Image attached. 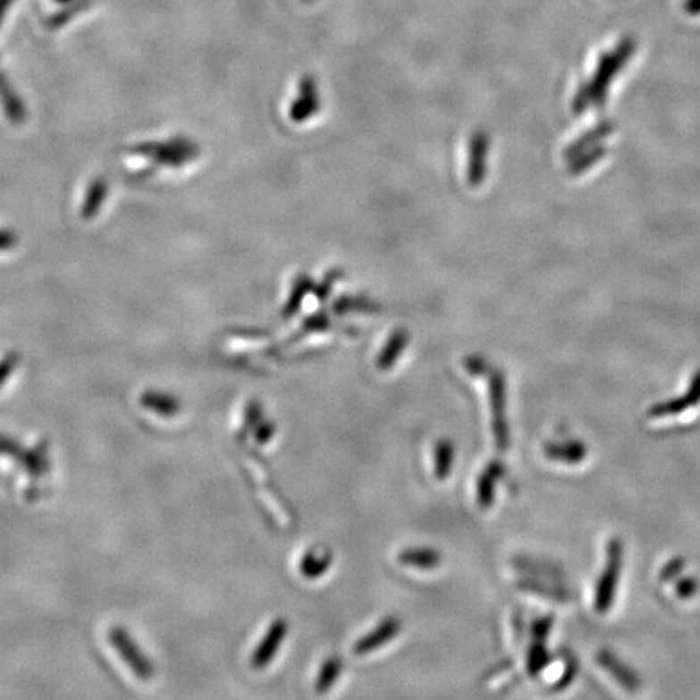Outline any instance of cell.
I'll use <instances>...</instances> for the list:
<instances>
[{
  "label": "cell",
  "mask_w": 700,
  "mask_h": 700,
  "mask_svg": "<svg viewBox=\"0 0 700 700\" xmlns=\"http://www.w3.org/2000/svg\"><path fill=\"white\" fill-rule=\"evenodd\" d=\"M622 566H624V544L620 538H611L606 544L605 568L596 582L595 602H594L596 613L605 614L611 610Z\"/></svg>",
  "instance_id": "1"
},
{
  "label": "cell",
  "mask_w": 700,
  "mask_h": 700,
  "mask_svg": "<svg viewBox=\"0 0 700 700\" xmlns=\"http://www.w3.org/2000/svg\"><path fill=\"white\" fill-rule=\"evenodd\" d=\"M490 406L496 448L506 451L510 448V428L506 418V389L502 375H493L490 380Z\"/></svg>",
  "instance_id": "2"
},
{
  "label": "cell",
  "mask_w": 700,
  "mask_h": 700,
  "mask_svg": "<svg viewBox=\"0 0 700 700\" xmlns=\"http://www.w3.org/2000/svg\"><path fill=\"white\" fill-rule=\"evenodd\" d=\"M700 404V370L694 373L689 389L684 392L683 396L668 399L663 402H657L648 409V415L652 418H663V417H673L689 410L692 407Z\"/></svg>",
  "instance_id": "3"
},
{
  "label": "cell",
  "mask_w": 700,
  "mask_h": 700,
  "mask_svg": "<svg viewBox=\"0 0 700 700\" xmlns=\"http://www.w3.org/2000/svg\"><path fill=\"white\" fill-rule=\"evenodd\" d=\"M401 629H402V624H401L398 618L389 616L386 620H383L373 631L368 632L367 636H363L362 639L355 642V655L362 657V655L372 654L375 650L383 647L384 644L396 639V636L401 632Z\"/></svg>",
  "instance_id": "4"
},
{
  "label": "cell",
  "mask_w": 700,
  "mask_h": 700,
  "mask_svg": "<svg viewBox=\"0 0 700 700\" xmlns=\"http://www.w3.org/2000/svg\"><path fill=\"white\" fill-rule=\"evenodd\" d=\"M632 47H634L632 41H624L611 54L606 55L603 62H602V65H600V69H598V75H596L595 87H594L596 95L600 96L605 93L606 85L618 73V70L621 69L624 62L629 59Z\"/></svg>",
  "instance_id": "5"
},
{
  "label": "cell",
  "mask_w": 700,
  "mask_h": 700,
  "mask_svg": "<svg viewBox=\"0 0 700 700\" xmlns=\"http://www.w3.org/2000/svg\"><path fill=\"white\" fill-rule=\"evenodd\" d=\"M598 663L605 671L611 674V678L621 684L624 689L631 692L639 691L640 684H642L640 683L639 674L636 673L626 663H622L621 660L616 657L614 654L608 652V650H602L598 654Z\"/></svg>",
  "instance_id": "6"
},
{
  "label": "cell",
  "mask_w": 700,
  "mask_h": 700,
  "mask_svg": "<svg viewBox=\"0 0 700 700\" xmlns=\"http://www.w3.org/2000/svg\"><path fill=\"white\" fill-rule=\"evenodd\" d=\"M504 474V466L500 460H492L488 466L485 467L484 472L477 480V502L488 510L492 508L494 498H496V485L502 480Z\"/></svg>",
  "instance_id": "7"
},
{
  "label": "cell",
  "mask_w": 700,
  "mask_h": 700,
  "mask_svg": "<svg viewBox=\"0 0 700 700\" xmlns=\"http://www.w3.org/2000/svg\"><path fill=\"white\" fill-rule=\"evenodd\" d=\"M587 444L578 440L548 443L544 446V456L562 464H580L587 458Z\"/></svg>",
  "instance_id": "8"
},
{
  "label": "cell",
  "mask_w": 700,
  "mask_h": 700,
  "mask_svg": "<svg viewBox=\"0 0 700 700\" xmlns=\"http://www.w3.org/2000/svg\"><path fill=\"white\" fill-rule=\"evenodd\" d=\"M333 564V553L328 548H315L303 556L300 569L307 579H318Z\"/></svg>",
  "instance_id": "9"
},
{
  "label": "cell",
  "mask_w": 700,
  "mask_h": 700,
  "mask_svg": "<svg viewBox=\"0 0 700 700\" xmlns=\"http://www.w3.org/2000/svg\"><path fill=\"white\" fill-rule=\"evenodd\" d=\"M399 562L417 569H434L441 564V554L433 548H409L399 553Z\"/></svg>",
  "instance_id": "10"
},
{
  "label": "cell",
  "mask_w": 700,
  "mask_h": 700,
  "mask_svg": "<svg viewBox=\"0 0 700 700\" xmlns=\"http://www.w3.org/2000/svg\"><path fill=\"white\" fill-rule=\"evenodd\" d=\"M456 459V448L448 438L440 440L434 446V476L438 480H446L452 470Z\"/></svg>",
  "instance_id": "11"
},
{
  "label": "cell",
  "mask_w": 700,
  "mask_h": 700,
  "mask_svg": "<svg viewBox=\"0 0 700 700\" xmlns=\"http://www.w3.org/2000/svg\"><path fill=\"white\" fill-rule=\"evenodd\" d=\"M285 632H287V624H284L283 621H277L271 628V631L268 632L263 645L259 647L258 654L255 655V665L265 666L268 663L271 657L276 654L277 647L281 645V642L284 639Z\"/></svg>",
  "instance_id": "12"
},
{
  "label": "cell",
  "mask_w": 700,
  "mask_h": 700,
  "mask_svg": "<svg viewBox=\"0 0 700 700\" xmlns=\"http://www.w3.org/2000/svg\"><path fill=\"white\" fill-rule=\"evenodd\" d=\"M341 671H342V660L339 657H329L325 662V665L321 666L320 674L316 679V692H320V694L328 692L339 679Z\"/></svg>",
  "instance_id": "13"
},
{
  "label": "cell",
  "mask_w": 700,
  "mask_h": 700,
  "mask_svg": "<svg viewBox=\"0 0 700 700\" xmlns=\"http://www.w3.org/2000/svg\"><path fill=\"white\" fill-rule=\"evenodd\" d=\"M550 654L546 650V645L542 640H536L534 645L528 650L527 655V671L528 674H538L544 666L550 663Z\"/></svg>",
  "instance_id": "14"
},
{
  "label": "cell",
  "mask_w": 700,
  "mask_h": 700,
  "mask_svg": "<svg viewBox=\"0 0 700 700\" xmlns=\"http://www.w3.org/2000/svg\"><path fill=\"white\" fill-rule=\"evenodd\" d=\"M519 587L524 588V590H527V592L538 594V595H544L546 598H552L554 602H568V600H569L568 594H566L564 590H561V588L550 587V586H544V584H540V582H536V580L520 582Z\"/></svg>",
  "instance_id": "15"
},
{
  "label": "cell",
  "mask_w": 700,
  "mask_h": 700,
  "mask_svg": "<svg viewBox=\"0 0 700 700\" xmlns=\"http://www.w3.org/2000/svg\"><path fill=\"white\" fill-rule=\"evenodd\" d=\"M88 5H89V0H73V2H70L65 9L59 12L55 17L51 18L52 25L59 26L62 23H65V21H69L70 18L75 17L81 10L87 9Z\"/></svg>",
  "instance_id": "16"
},
{
  "label": "cell",
  "mask_w": 700,
  "mask_h": 700,
  "mask_svg": "<svg viewBox=\"0 0 700 700\" xmlns=\"http://www.w3.org/2000/svg\"><path fill=\"white\" fill-rule=\"evenodd\" d=\"M684 566H686V561H684V558H681V556H676L673 560H670L660 570V580L671 582L683 572Z\"/></svg>",
  "instance_id": "17"
},
{
  "label": "cell",
  "mask_w": 700,
  "mask_h": 700,
  "mask_svg": "<svg viewBox=\"0 0 700 700\" xmlns=\"http://www.w3.org/2000/svg\"><path fill=\"white\" fill-rule=\"evenodd\" d=\"M697 590H699V580L692 576H687V578H683L676 582V594L683 600L694 596Z\"/></svg>",
  "instance_id": "18"
},
{
  "label": "cell",
  "mask_w": 700,
  "mask_h": 700,
  "mask_svg": "<svg viewBox=\"0 0 700 700\" xmlns=\"http://www.w3.org/2000/svg\"><path fill=\"white\" fill-rule=\"evenodd\" d=\"M553 628V618L552 616H544V618H538L534 624H532V636L534 639L542 640L544 642L548 634Z\"/></svg>",
  "instance_id": "19"
},
{
  "label": "cell",
  "mask_w": 700,
  "mask_h": 700,
  "mask_svg": "<svg viewBox=\"0 0 700 700\" xmlns=\"http://www.w3.org/2000/svg\"><path fill=\"white\" fill-rule=\"evenodd\" d=\"M576 673H578V663L574 660L568 662V668L562 674L561 679L556 683V689H564L568 684L572 683L574 678H576Z\"/></svg>",
  "instance_id": "20"
},
{
  "label": "cell",
  "mask_w": 700,
  "mask_h": 700,
  "mask_svg": "<svg viewBox=\"0 0 700 700\" xmlns=\"http://www.w3.org/2000/svg\"><path fill=\"white\" fill-rule=\"evenodd\" d=\"M13 2H15V0H0V25H2V21H4V18L7 15L10 7L13 5Z\"/></svg>",
  "instance_id": "21"
},
{
  "label": "cell",
  "mask_w": 700,
  "mask_h": 700,
  "mask_svg": "<svg viewBox=\"0 0 700 700\" xmlns=\"http://www.w3.org/2000/svg\"><path fill=\"white\" fill-rule=\"evenodd\" d=\"M54 2H57V4H65V5H67V4L73 2V0H54Z\"/></svg>",
  "instance_id": "22"
},
{
  "label": "cell",
  "mask_w": 700,
  "mask_h": 700,
  "mask_svg": "<svg viewBox=\"0 0 700 700\" xmlns=\"http://www.w3.org/2000/svg\"><path fill=\"white\" fill-rule=\"evenodd\" d=\"M305 2H308V0H305Z\"/></svg>",
  "instance_id": "23"
}]
</instances>
